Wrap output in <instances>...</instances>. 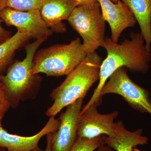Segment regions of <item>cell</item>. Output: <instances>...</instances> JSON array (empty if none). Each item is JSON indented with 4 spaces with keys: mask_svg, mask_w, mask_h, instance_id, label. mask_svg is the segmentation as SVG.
I'll return each instance as SVG.
<instances>
[{
    "mask_svg": "<svg viewBox=\"0 0 151 151\" xmlns=\"http://www.w3.org/2000/svg\"><path fill=\"white\" fill-rule=\"evenodd\" d=\"M103 47L107 52L106 58L100 66L99 82L91 99L82 110L95 103L101 105V90L110 76L121 67L129 68L134 73H145L151 62V52L146 49L145 40L141 33L131 32L129 39L122 43H116L111 38L105 37Z\"/></svg>",
    "mask_w": 151,
    "mask_h": 151,
    "instance_id": "1",
    "label": "cell"
},
{
    "mask_svg": "<svg viewBox=\"0 0 151 151\" xmlns=\"http://www.w3.org/2000/svg\"><path fill=\"white\" fill-rule=\"evenodd\" d=\"M102 61V57L96 51L87 55L64 81L52 90L50 95L53 103L46 111L47 116H56L63 108L84 98L92 85L99 80Z\"/></svg>",
    "mask_w": 151,
    "mask_h": 151,
    "instance_id": "2",
    "label": "cell"
},
{
    "mask_svg": "<svg viewBox=\"0 0 151 151\" xmlns=\"http://www.w3.org/2000/svg\"><path fill=\"white\" fill-rule=\"evenodd\" d=\"M86 55L79 38L68 44L55 45L36 52L33 60V73H43L54 77L68 75Z\"/></svg>",
    "mask_w": 151,
    "mask_h": 151,
    "instance_id": "3",
    "label": "cell"
},
{
    "mask_svg": "<svg viewBox=\"0 0 151 151\" xmlns=\"http://www.w3.org/2000/svg\"><path fill=\"white\" fill-rule=\"evenodd\" d=\"M73 29L81 36L86 54L103 47L105 40L106 24L97 1L76 6L67 20Z\"/></svg>",
    "mask_w": 151,
    "mask_h": 151,
    "instance_id": "4",
    "label": "cell"
},
{
    "mask_svg": "<svg viewBox=\"0 0 151 151\" xmlns=\"http://www.w3.org/2000/svg\"><path fill=\"white\" fill-rule=\"evenodd\" d=\"M46 40H36L25 47L26 57L22 61H16L9 68L6 74L1 76L4 86L7 98L18 102L23 98L33 85V60L37 50Z\"/></svg>",
    "mask_w": 151,
    "mask_h": 151,
    "instance_id": "5",
    "label": "cell"
},
{
    "mask_svg": "<svg viewBox=\"0 0 151 151\" xmlns=\"http://www.w3.org/2000/svg\"><path fill=\"white\" fill-rule=\"evenodd\" d=\"M109 94L120 95L135 110L151 115L150 94L132 81L126 68H120L110 76L101 90L100 96L102 97Z\"/></svg>",
    "mask_w": 151,
    "mask_h": 151,
    "instance_id": "6",
    "label": "cell"
},
{
    "mask_svg": "<svg viewBox=\"0 0 151 151\" xmlns=\"http://www.w3.org/2000/svg\"><path fill=\"white\" fill-rule=\"evenodd\" d=\"M0 18L7 25L16 27L18 32L35 39L46 40L53 32L43 20L39 10L24 12L6 7L0 12Z\"/></svg>",
    "mask_w": 151,
    "mask_h": 151,
    "instance_id": "7",
    "label": "cell"
},
{
    "mask_svg": "<svg viewBox=\"0 0 151 151\" xmlns=\"http://www.w3.org/2000/svg\"><path fill=\"white\" fill-rule=\"evenodd\" d=\"M84 99L80 98L68 106L60 116L59 127L51 133V151H70L77 139L78 119Z\"/></svg>",
    "mask_w": 151,
    "mask_h": 151,
    "instance_id": "8",
    "label": "cell"
},
{
    "mask_svg": "<svg viewBox=\"0 0 151 151\" xmlns=\"http://www.w3.org/2000/svg\"><path fill=\"white\" fill-rule=\"evenodd\" d=\"M98 106L94 103L81 110L78 119L77 137L91 139L102 135L115 137L114 120L119 116V112L101 114L97 111Z\"/></svg>",
    "mask_w": 151,
    "mask_h": 151,
    "instance_id": "9",
    "label": "cell"
},
{
    "mask_svg": "<svg viewBox=\"0 0 151 151\" xmlns=\"http://www.w3.org/2000/svg\"><path fill=\"white\" fill-rule=\"evenodd\" d=\"M97 1L100 4L103 18L110 25L111 39L118 43L123 31L135 26L136 19L128 6L121 0L116 3L111 0Z\"/></svg>",
    "mask_w": 151,
    "mask_h": 151,
    "instance_id": "10",
    "label": "cell"
},
{
    "mask_svg": "<svg viewBox=\"0 0 151 151\" xmlns=\"http://www.w3.org/2000/svg\"><path fill=\"white\" fill-rule=\"evenodd\" d=\"M0 118V147L7 151H32L36 148L42 138L49 133L55 132L60 125L59 119L50 117L45 126L38 133L31 137H23L10 134L1 125Z\"/></svg>",
    "mask_w": 151,
    "mask_h": 151,
    "instance_id": "11",
    "label": "cell"
},
{
    "mask_svg": "<svg viewBox=\"0 0 151 151\" xmlns=\"http://www.w3.org/2000/svg\"><path fill=\"white\" fill-rule=\"evenodd\" d=\"M76 6L73 0H42L41 16L52 32L63 33L66 31L63 21L68 19Z\"/></svg>",
    "mask_w": 151,
    "mask_h": 151,
    "instance_id": "12",
    "label": "cell"
},
{
    "mask_svg": "<svg viewBox=\"0 0 151 151\" xmlns=\"http://www.w3.org/2000/svg\"><path fill=\"white\" fill-rule=\"evenodd\" d=\"M114 129L115 137L105 136V142L115 151H133L137 146L148 143V139L142 135V130L141 129L130 132L126 129L121 121L115 122Z\"/></svg>",
    "mask_w": 151,
    "mask_h": 151,
    "instance_id": "13",
    "label": "cell"
},
{
    "mask_svg": "<svg viewBox=\"0 0 151 151\" xmlns=\"http://www.w3.org/2000/svg\"><path fill=\"white\" fill-rule=\"evenodd\" d=\"M128 6L138 22L147 50L151 51V0H121Z\"/></svg>",
    "mask_w": 151,
    "mask_h": 151,
    "instance_id": "14",
    "label": "cell"
},
{
    "mask_svg": "<svg viewBox=\"0 0 151 151\" xmlns=\"http://www.w3.org/2000/svg\"><path fill=\"white\" fill-rule=\"evenodd\" d=\"M30 38L29 35L17 32L14 35L0 44V71L8 65L17 50Z\"/></svg>",
    "mask_w": 151,
    "mask_h": 151,
    "instance_id": "15",
    "label": "cell"
},
{
    "mask_svg": "<svg viewBox=\"0 0 151 151\" xmlns=\"http://www.w3.org/2000/svg\"><path fill=\"white\" fill-rule=\"evenodd\" d=\"M105 136L102 135L91 139L77 137L70 151H94L105 145Z\"/></svg>",
    "mask_w": 151,
    "mask_h": 151,
    "instance_id": "16",
    "label": "cell"
},
{
    "mask_svg": "<svg viewBox=\"0 0 151 151\" xmlns=\"http://www.w3.org/2000/svg\"><path fill=\"white\" fill-rule=\"evenodd\" d=\"M42 3V0H7L6 7L24 12L40 10Z\"/></svg>",
    "mask_w": 151,
    "mask_h": 151,
    "instance_id": "17",
    "label": "cell"
},
{
    "mask_svg": "<svg viewBox=\"0 0 151 151\" xmlns=\"http://www.w3.org/2000/svg\"><path fill=\"white\" fill-rule=\"evenodd\" d=\"M10 106L6 95L5 89L0 76V117H2Z\"/></svg>",
    "mask_w": 151,
    "mask_h": 151,
    "instance_id": "18",
    "label": "cell"
},
{
    "mask_svg": "<svg viewBox=\"0 0 151 151\" xmlns=\"http://www.w3.org/2000/svg\"><path fill=\"white\" fill-rule=\"evenodd\" d=\"M1 22V19L0 18V44L5 42L11 37V32L2 27Z\"/></svg>",
    "mask_w": 151,
    "mask_h": 151,
    "instance_id": "19",
    "label": "cell"
},
{
    "mask_svg": "<svg viewBox=\"0 0 151 151\" xmlns=\"http://www.w3.org/2000/svg\"><path fill=\"white\" fill-rule=\"evenodd\" d=\"M96 1L97 0H73L76 6L85 5Z\"/></svg>",
    "mask_w": 151,
    "mask_h": 151,
    "instance_id": "20",
    "label": "cell"
},
{
    "mask_svg": "<svg viewBox=\"0 0 151 151\" xmlns=\"http://www.w3.org/2000/svg\"><path fill=\"white\" fill-rule=\"evenodd\" d=\"M94 151H115L111 147L105 144L100 146Z\"/></svg>",
    "mask_w": 151,
    "mask_h": 151,
    "instance_id": "21",
    "label": "cell"
},
{
    "mask_svg": "<svg viewBox=\"0 0 151 151\" xmlns=\"http://www.w3.org/2000/svg\"><path fill=\"white\" fill-rule=\"evenodd\" d=\"M51 133H49L47 135V146L46 149L44 151H51L50 139H51Z\"/></svg>",
    "mask_w": 151,
    "mask_h": 151,
    "instance_id": "22",
    "label": "cell"
},
{
    "mask_svg": "<svg viewBox=\"0 0 151 151\" xmlns=\"http://www.w3.org/2000/svg\"><path fill=\"white\" fill-rule=\"evenodd\" d=\"M7 0H0V12L6 7Z\"/></svg>",
    "mask_w": 151,
    "mask_h": 151,
    "instance_id": "23",
    "label": "cell"
},
{
    "mask_svg": "<svg viewBox=\"0 0 151 151\" xmlns=\"http://www.w3.org/2000/svg\"><path fill=\"white\" fill-rule=\"evenodd\" d=\"M0 151H7L6 150V149L5 148H1V149H0ZM32 151H44L42 150H41L40 148L38 147H37L34 150H33Z\"/></svg>",
    "mask_w": 151,
    "mask_h": 151,
    "instance_id": "24",
    "label": "cell"
},
{
    "mask_svg": "<svg viewBox=\"0 0 151 151\" xmlns=\"http://www.w3.org/2000/svg\"><path fill=\"white\" fill-rule=\"evenodd\" d=\"M133 151H144L141 150H139V149H137L135 148L133 149Z\"/></svg>",
    "mask_w": 151,
    "mask_h": 151,
    "instance_id": "25",
    "label": "cell"
},
{
    "mask_svg": "<svg viewBox=\"0 0 151 151\" xmlns=\"http://www.w3.org/2000/svg\"><path fill=\"white\" fill-rule=\"evenodd\" d=\"M111 1H112L113 2L116 3L117 2H118V1H119V0H111Z\"/></svg>",
    "mask_w": 151,
    "mask_h": 151,
    "instance_id": "26",
    "label": "cell"
},
{
    "mask_svg": "<svg viewBox=\"0 0 151 151\" xmlns=\"http://www.w3.org/2000/svg\"><path fill=\"white\" fill-rule=\"evenodd\" d=\"M2 118V117H0V118Z\"/></svg>",
    "mask_w": 151,
    "mask_h": 151,
    "instance_id": "27",
    "label": "cell"
}]
</instances>
